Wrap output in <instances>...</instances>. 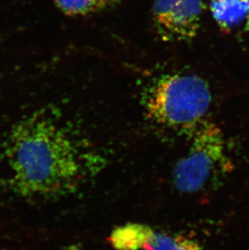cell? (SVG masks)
Returning <instances> with one entry per match:
<instances>
[{
	"instance_id": "1",
	"label": "cell",
	"mask_w": 249,
	"mask_h": 250,
	"mask_svg": "<svg viewBox=\"0 0 249 250\" xmlns=\"http://www.w3.org/2000/svg\"><path fill=\"white\" fill-rule=\"evenodd\" d=\"M4 155L11 187L26 198L73 193L99 171L103 161L71 128L44 112L12 128Z\"/></svg>"
},
{
	"instance_id": "3",
	"label": "cell",
	"mask_w": 249,
	"mask_h": 250,
	"mask_svg": "<svg viewBox=\"0 0 249 250\" xmlns=\"http://www.w3.org/2000/svg\"><path fill=\"white\" fill-rule=\"evenodd\" d=\"M188 151L172 170V183L176 190L194 194L204 189L214 177L232 169L225 137L214 123L205 120L188 136Z\"/></svg>"
},
{
	"instance_id": "4",
	"label": "cell",
	"mask_w": 249,
	"mask_h": 250,
	"mask_svg": "<svg viewBox=\"0 0 249 250\" xmlns=\"http://www.w3.org/2000/svg\"><path fill=\"white\" fill-rule=\"evenodd\" d=\"M203 0H155L152 20L158 35L167 42H188L198 35Z\"/></svg>"
},
{
	"instance_id": "5",
	"label": "cell",
	"mask_w": 249,
	"mask_h": 250,
	"mask_svg": "<svg viewBox=\"0 0 249 250\" xmlns=\"http://www.w3.org/2000/svg\"><path fill=\"white\" fill-rule=\"evenodd\" d=\"M108 241L116 250H203L195 239L139 222L117 227L111 232Z\"/></svg>"
},
{
	"instance_id": "8",
	"label": "cell",
	"mask_w": 249,
	"mask_h": 250,
	"mask_svg": "<svg viewBox=\"0 0 249 250\" xmlns=\"http://www.w3.org/2000/svg\"><path fill=\"white\" fill-rule=\"evenodd\" d=\"M71 250H75V248H72V249H71Z\"/></svg>"
},
{
	"instance_id": "6",
	"label": "cell",
	"mask_w": 249,
	"mask_h": 250,
	"mask_svg": "<svg viewBox=\"0 0 249 250\" xmlns=\"http://www.w3.org/2000/svg\"><path fill=\"white\" fill-rule=\"evenodd\" d=\"M209 6L222 31L230 34L249 32V0H210Z\"/></svg>"
},
{
	"instance_id": "7",
	"label": "cell",
	"mask_w": 249,
	"mask_h": 250,
	"mask_svg": "<svg viewBox=\"0 0 249 250\" xmlns=\"http://www.w3.org/2000/svg\"><path fill=\"white\" fill-rule=\"evenodd\" d=\"M123 0H54L62 13L68 17H87L115 7Z\"/></svg>"
},
{
	"instance_id": "2",
	"label": "cell",
	"mask_w": 249,
	"mask_h": 250,
	"mask_svg": "<svg viewBox=\"0 0 249 250\" xmlns=\"http://www.w3.org/2000/svg\"><path fill=\"white\" fill-rule=\"evenodd\" d=\"M212 95L209 85L195 74H165L149 85L144 105L150 120L187 136L207 120Z\"/></svg>"
}]
</instances>
